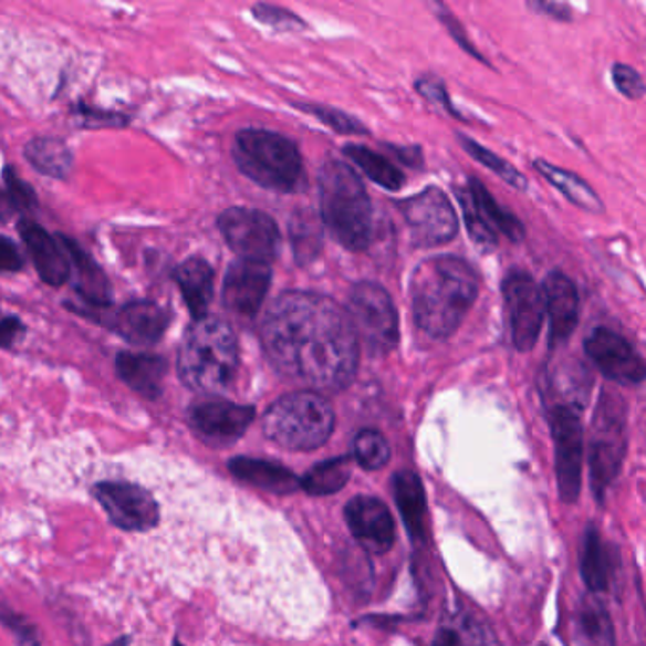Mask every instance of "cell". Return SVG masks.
<instances>
[{
	"instance_id": "2e32d148",
	"label": "cell",
	"mask_w": 646,
	"mask_h": 646,
	"mask_svg": "<svg viewBox=\"0 0 646 646\" xmlns=\"http://www.w3.org/2000/svg\"><path fill=\"white\" fill-rule=\"evenodd\" d=\"M345 520L355 541L369 554H387L395 544V520L385 502L358 494L345 507Z\"/></svg>"
},
{
	"instance_id": "30bf717a",
	"label": "cell",
	"mask_w": 646,
	"mask_h": 646,
	"mask_svg": "<svg viewBox=\"0 0 646 646\" xmlns=\"http://www.w3.org/2000/svg\"><path fill=\"white\" fill-rule=\"evenodd\" d=\"M548 423L554 440L555 478L561 499L567 504L579 501L584 469V427L581 409L555 404L548 409Z\"/></svg>"
},
{
	"instance_id": "7dc6e473",
	"label": "cell",
	"mask_w": 646,
	"mask_h": 646,
	"mask_svg": "<svg viewBox=\"0 0 646 646\" xmlns=\"http://www.w3.org/2000/svg\"><path fill=\"white\" fill-rule=\"evenodd\" d=\"M398 158L404 159L408 165H421V153H419V148H398V153H396Z\"/></svg>"
},
{
	"instance_id": "8fae6325",
	"label": "cell",
	"mask_w": 646,
	"mask_h": 646,
	"mask_svg": "<svg viewBox=\"0 0 646 646\" xmlns=\"http://www.w3.org/2000/svg\"><path fill=\"white\" fill-rule=\"evenodd\" d=\"M409 239L419 249L442 247L457 238L459 217L446 191L429 186L411 198L398 201Z\"/></svg>"
},
{
	"instance_id": "cb8c5ba5",
	"label": "cell",
	"mask_w": 646,
	"mask_h": 646,
	"mask_svg": "<svg viewBox=\"0 0 646 646\" xmlns=\"http://www.w3.org/2000/svg\"><path fill=\"white\" fill-rule=\"evenodd\" d=\"M175 281L180 286L194 321L209 317L207 313L211 305L212 283H215V271L211 265L207 264L204 258H190L178 265L175 271Z\"/></svg>"
},
{
	"instance_id": "f35d334b",
	"label": "cell",
	"mask_w": 646,
	"mask_h": 646,
	"mask_svg": "<svg viewBox=\"0 0 646 646\" xmlns=\"http://www.w3.org/2000/svg\"><path fill=\"white\" fill-rule=\"evenodd\" d=\"M613 84L626 100L639 101L646 95V82L640 76L639 71L626 63H614L611 69Z\"/></svg>"
},
{
	"instance_id": "9c48e42d",
	"label": "cell",
	"mask_w": 646,
	"mask_h": 646,
	"mask_svg": "<svg viewBox=\"0 0 646 646\" xmlns=\"http://www.w3.org/2000/svg\"><path fill=\"white\" fill-rule=\"evenodd\" d=\"M501 294L510 340L514 343L515 351H533L546 319V300L542 284L536 283L529 271L512 268L502 278Z\"/></svg>"
},
{
	"instance_id": "6da1fadb",
	"label": "cell",
	"mask_w": 646,
	"mask_h": 646,
	"mask_svg": "<svg viewBox=\"0 0 646 646\" xmlns=\"http://www.w3.org/2000/svg\"><path fill=\"white\" fill-rule=\"evenodd\" d=\"M271 366L292 382L337 393L355 379L361 342L347 310L315 292H283L260 324Z\"/></svg>"
},
{
	"instance_id": "f1b7e54d",
	"label": "cell",
	"mask_w": 646,
	"mask_h": 646,
	"mask_svg": "<svg viewBox=\"0 0 646 646\" xmlns=\"http://www.w3.org/2000/svg\"><path fill=\"white\" fill-rule=\"evenodd\" d=\"M576 635L581 646H616L614 624L603 601L586 597L576 613Z\"/></svg>"
},
{
	"instance_id": "4dcf8cb0",
	"label": "cell",
	"mask_w": 646,
	"mask_h": 646,
	"mask_svg": "<svg viewBox=\"0 0 646 646\" xmlns=\"http://www.w3.org/2000/svg\"><path fill=\"white\" fill-rule=\"evenodd\" d=\"M343 154L353 164L358 165L366 177L372 178L376 185L382 186L385 190H403L404 185H406L404 173L395 164H390L383 154L374 153L363 145H347L343 148Z\"/></svg>"
},
{
	"instance_id": "484cf974",
	"label": "cell",
	"mask_w": 646,
	"mask_h": 646,
	"mask_svg": "<svg viewBox=\"0 0 646 646\" xmlns=\"http://www.w3.org/2000/svg\"><path fill=\"white\" fill-rule=\"evenodd\" d=\"M230 470L241 478L243 482L251 483L254 488L265 489L271 493H292L302 480L283 465L264 461V459H251V457H236L230 461Z\"/></svg>"
},
{
	"instance_id": "4316f807",
	"label": "cell",
	"mask_w": 646,
	"mask_h": 646,
	"mask_svg": "<svg viewBox=\"0 0 646 646\" xmlns=\"http://www.w3.org/2000/svg\"><path fill=\"white\" fill-rule=\"evenodd\" d=\"M61 243L65 247L66 254L71 258L74 268H76V292L86 300L90 305L111 304L113 300V289L106 279L105 271L95 264L92 257L80 249L79 244L71 239L60 238Z\"/></svg>"
},
{
	"instance_id": "4fadbf2b",
	"label": "cell",
	"mask_w": 646,
	"mask_h": 646,
	"mask_svg": "<svg viewBox=\"0 0 646 646\" xmlns=\"http://www.w3.org/2000/svg\"><path fill=\"white\" fill-rule=\"evenodd\" d=\"M584 353L603 376L629 387L646 382V361L626 337L607 326H597L584 340Z\"/></svg>"
},
{
	"instance_id": "ba28073f",
	"label": "cell",
	"mask_w": 646,
	"mask_h": 646,
	"mask_svg": "<svg viewBox=\"0 0 646 646\" xmlns=\"http://www.w3.org/2000/svg\"><path fill=\"white\" fill-rule=\"evenodd\" d=\"M358 342L372 355H387L398 345V313L382 284L363 281L353 286L347 305Z\"/></svg>"
},
{
	"instance_id": "74e56055",
	"label": "cell",
	"mask_w": 646,
	"mask_h": 646,
	"mask_svg": "<svg viewBox=\"0 0 646 646\" xmlns=\"http://www.w3.org/2000/svg\"><path fill=\"white\" fill-rule=\"evenodd\" d=\"M292 241L298 260H311L321 249V231L308 215H298L292 222Z\"/></svg>"
},
{
	"instance_id": "277c9868",
	"label": "cell",
	"mask_w": 646,
	"mask_h": 646,
	"mask_svg": "<svg viewBox=\"0 0 646 646\" xmlns=\"http://www.w3.org/2000/svg\"><path fill=\"white\" fill-rule=\"evenodd\" d=\"M321 217L330 236L347 251L368 249L374 238V215L368 194L355 169L330 159L319 173Z\"/></svg>"
},
{
	"instance_id": "7a4b0ae2",
	"label": "cell",
	"mask_w": 646,
	"mask_h": 646,
	"mask_svg": "<svg viewBox=\"0 0 646 646\" xmlns=\"http://www.w3.org/2000/svg\"><path fill=\"white\" fill-rule=\"evenodd\" d=\"M409 296L417 329L433 340H448L480 296V275L465 258H427L411 275Z\"/></svg>"
},
{
	"instance_id": "1f68e13d",
	"label": "cell",
	"mask_w": 646,
	"mask_h": 646,
	"mask_svg": "<svg viewBox=\"0 0 646 646\" xmlns=\"http://www.w3.org/2000/svg\"><path fill=\"white\" fill-rule=\"evenodd\" d=\"M457 143L462 146V150L469 154L470 158L478 162V164H482L489 171L494 173L504 185L512 186V188L520 191L528 190L525 175L518 171L514 165L501 158L499 154L489 150L488 146L480 145L478 140L472 139L469 135H462V133H457Z\"/></svg>"
},
{
	"instance_id": "d4e9b609",
	"label": "cell",
	"mask_w": 646,
	"mask_h": 646,
	"mask_svg": "<svg viewBox=\"0 0 646 646\" xmlns=\"http://www.w3.org/2000/svg\"><path fill=\"white\" fill-rule=\"evenodd\" d=\"M396 507L400 510L409 536L423 541L427 536V497L421 478L416 472L403 470L395 476Z\"/></svg>"
},
{
	"instance_id": "ee69618b",
	"label": "cell",
	"mask_w": 646,
	"mask_h": 646,
	"mask_svg": "<svg viewBox=\"0 0 646 646\" xmlns=\"http://www.w3.org/2000/svg\"><path fill=\"white\" fill-rule=\"evenodd\" d=\"M529 8H533L536 12L544 13L548 18L555 21H573V8L563 2H529Z\"/></svg>"
},
{
	"instance_id": "5bb4252c",
	"label": "cell",
	"mask_w": 646,
	"mask_h": 646,
	"mask_svg": "<svg viewBox=\"0 0 646 646\" xmlns=\"http://www.w3.org/2000/svg\"><path fill=\"white\" fill-rule=\"evenodd\" d=\"M188 421L204 442L215 448H225L238 442L244 430L251 427L254 408L220 398H207L191 406Z\"/></svg>"
},
{
	"instance_id": "8992f818",
	"label": "cell",
	"mask_w": 646,
	"mask_h": 646,
	"mask_svg": "<svg viewBox=\"0 0 646 646\" xmlns=\"http://www.w3.org/2000/svg\"><path fill=\"white\" fill-rule=\"evenodd\" d=\"M336 425L334 409L315 390H298L271 404L262 429L271 442L291 451H311L326 444Z\"/></svg>"
},
{
	"instance_id": "f6af8a7d",
	"label": "cell",
	"mask_w": 646,
	"mask_h": 646,
	"mask_svg": "<svg viewBox=\"0 0 646 646\" xmlns=\"http://www.w3.org/2000/svg\"><path fill=\"white\" fill-rule=\"evenodd\" d=\"M0 268L2 271H20L23 268V260H21L20 252L15 249V244L8 238H2L0 243Z\"/></svg>"
},
{
	"instance_id": "d6986e66",
	"label": "cell",
	"mask_w": 646,
	"mask_h": 646,
	"mask_svg": "<svg viewBox=\"0 0 646 646\" xmlns=\"http://www.w3.org/2000/svg\"><path fill=\"white\" fill-rule=\"evenodd\" d=\"M18 230L27 251L31 252L40 279L52 286L66 283V279L71 275V258L66 254L61 239L52 238L42 226L27 218L20 220Z\"/></svg>"
},
{
	"instance_id": "d590c367",
	"label": "cell",
	"mask_w": 646,
	"mask_h": 646,
	"mask_svg": "<svg viewBox=\"0 0 646 646\" xmlns=\"http://www.w3.org/2000/svg\"><path fill=\"white\" fill-rule=\"evenodd\" d=\"M353 456L366 470H379L389 462V442L379 430L364 429L353 440Z\"/></svg>"
},
{
	"instance_id": "7402d4cb",
	"label": "cell",
	"mask_w": 646,
	"mask_h": 646,
	"mask_svg": "<svg viewBox=\"0 0 646 646\" xmlns=\"http://www.w3.org/2000/svg\"><path fill=\"white\" fill-rule=\"evenodd\" d=\"M614 558L618 555L605 544L600 529L590 523L582 536L581 574L592 594L607 592L613 584Z\"/></svg>"
},
{
	"instance_id": "83f0119b",
	"label": "cell",
	"mask_w": 646,
	"mask_h": 646,
	"mask_svg": "<svg viewBox=\"0 0 646 646\" xmlns=\"http://www.w3.org/2000/svg\"><path fill=\"white\" fill-rule=\"evenodd\" d=\"M469 190L475 198L476 207L482 215L486 225L499 236L510 239L512 243H521L525 239V226L520 218L515 217L514 212L504 209L493 194L486 188L482 180L476 177H469Z\"/></svg>"
},
{
	"instance_id": "ab89813d",
	"label": "cell",
	"mask_w": 646,
	"mask_h": 646,
	"mask_svg": "<svg viewBox=\"0 0 646 646\" xmlns=\"http://www.w3.org/2000/svg\"><path fill=\"white\" fill-rule=\"evenodd\" d=\"M4 186H7V194L4 199L13 205V209H21V211H31L37 207V196L31 186L21 180L18 173L12 171L10 167L4 169Z\"/></svg>"
},
{
	"instance_id": "7bdbcfd3",
	"label": "cell",
	"mask_w": 646,
	"mask_h": 646,
	"mask_svg": "<svg viewBox=\"0 0 646 646\" xmlns=\"http://www.w3.org/2000/svg\"><path fill=\"white\" fill-rule=\"evenodd\" d=\"M438 18H440V21H442L444 25H446V29H448L449 34L454 37V40H456L457 44H459V46H461L465 52L469 53V55H472V58L480 61V63H483V65H488V60L483 58L482 53L476 50L475 44H472L469 37H467L465 27H462L461 23H459V21L454 18V13L449 12L448 8L438 7Z\"/></svg>"
},
{
	"instance_id": "bcb514c9",
	"label": "cell",
	"mask_w": 646,
	"mask_h": 646,
	"mask_svg": "<svg viewBox=\"0 0 646 646\" xmlns=\"http://www.w3.org/2000/svg\"><path fill=\"white\" fill-rule=\"evenodd\" d=\"M23 324H21L18 317H7L2 321V329H0V334H2V345L4 350H10L13 343L18 342L21 336H23Z\"/></svg>"
},
{
	"instance_id": "d6a6232c",
	"label": "cell",
	"mask_w": 646,
	"mask_h": 646,
	"mask_svg": "<svg viewBox=\"0 0 646 646\" xmlns=\"http://www.w3.org/2000/svg\"><path fill=\"white\" fill-rule=\"evenodd\" d=\"M351 478L350 457L321 462L302 478V488L311 494L337 493Z\"/></svg>"
},
{
	"instance_id": "3957f363",
	"label": "cell",
	"mask_w": 646,
	"mask_h": 646,
	"mask_svg": "<svg viewBox=\"0 0 646 646\" xmlns=\"http://www.w3.org/2000/svg\"><path fill=\"white\" fill-rule=\"evenodd\" d=\"M178 377L199 395H220L238 376V337L220 319L194 321L178 350Z\"/></svg>"
},
{
	"instance_id": "8d00e7d4",
	"label": "cell",
	"mask_w": 646,
	"mask_h": 646,
	"mask_svg": "<svg viewBox=\"0 0 646 646\" xmlns=\"http://www.w3.org/2000/svg\"><path fill=\"white\" fill-rule=\"evenodd\" d=\"M298 108L321 119L324 126H329L330 129H334L336 133H343V135H364V133H368V129L358 119L351 118L350 114L336 111V108H329V106L323 105H298Z\"/></svg>"
},
{
	"instance_id": "e0dca14e",
	"label": "cell",
	"mask_w": 646,
	"mask_h": 646,
	"mask_svg": "<svg viewBox=\"0 0 646 646\" xmlns=\"http://www.w3.org/2000/svg\"><path fill=\"white\" fill-rule=\"evenodd\" d=\"M270 284V264L239 258L226 273L222 300L238 317L252 319L264 304Z\"/></svg>"
},
{
	"instance_id": "603a6c76",
	"label": "cell",
	"mask_w": 646,
	"mask_h": 646,
	"mask_svg": "<svg viewBox=\"0 0 646 646\" xmlns=\"http://www.w3.org/2000/svg\"><path fill=\"white\" fill-rule=\"evenodd\" d=\"M533 167L546 178L550 185L554 186L555 190L560 191L563 198L567 199L569 204L579 207L581 211L592 212V215L605 212L603 199L586 178L563 169L560 165L550 164L546 159H534Z\"/></svg>"
},
{
	"instance_id": "52a82bcc",
	"label": "cell",
	"mask_w": 646,
	"mask_h": 646,
	"mask_svg": "<svg viewBox=\"0 0 646 646\" xmlns=\"http://www.w3.org/2000/svg\"><path fill=\"white\" fill-rule=\"evenodd\" d=\"M627 454V408L618 393H601L592 421V436L587 449L590 483L595 499L605 501V494L621 475Z\"/></svg>"
},
{
	"instance_id": "836d02e7",
	"label": "cell",
	"mask_w": 646,
	"mask_h": 646,
	"mask_svg": "<svg viewBox=\"0 0 646 646\" xmlns=\"http://www.w3.org/2000/svg\"><path fill=\"white\" fill-rule=\"evenodd\" d=\"M433 646H497L494 635L476 616H465L461 627L438 629Z\"/></svg>"
},
{
	"instance_id": "60d3db41",
	"label": "cell",
	"mask_w": 646,
	"mask_h": 646,
	"mask_svg": "<svg viewBox=\"0 0 646 646\" xmlns=\"http://www.w3.org/2000/svg\"><path fill=\"white\" fill-rule=\"evenodd\" d=\"M252 13L258 21L264 25L275 27V29H292V27H305L304 21L298 18L296 13L283 10V8L271 7V4H258L252 8Z\"/></svg>"
},
{
	"instance_id": "f546056e",
	"label": "cell",
	"mask_w": 646,
	"mask_h": 646,
	"mask_svg": "<svg viewBox=\"0 0 646 646\" xmlns=\"http://www.w3.org/2000/svg\"><path fill=\"white\" fill-rule=\"evenodd\" d=\"M25 159L37 171L60 180L73 171V154L63 140L55 137H37L29 140L25 145Z\"/></svg>"
},
{
	"instance_id": "ffe728a7",
	"label": "cell",
	"mask_w": 646,
	"mask_h": 646,
	"mask_svg": "<svg viewBox=\"0 0 646 646\" xmlns=\"http://www.w3.org/2000/svg\"><path fill=\"white\" fill-rule=\"evenodd\" d=\"M167 313L154 302H132L113 317L114 332L137 347H150L164 336Z\"/></svg>"
},
{
	"instance_id": "7c38bea8",
	"label": "cell",
	"mask_w": 646,
	"mask_h": 646,
	"mask_svg": "<svg viewBox=\"0 0 646 646\" xmlns=\"http://www.w3.org/2000/svg\"><path fill=\"white\" fill-rule=\"evenodd\" d=\"M218 230L241 260L270 264L278 257L281 233L273 218L247 207H231L218 217Z\"/></svg>"
},
{
	"instance_id": "44dd1931",
	"label": "cell",
	"mask_w": 646,
	"mask_h": 646,
	"mask_svg": "<svg viewBox=\"0 0 646 646\" xmlns=\"http://www.w3.org/2000/svg\"><path fill=\"white\" fill-rule=\"evenodd\" d=\"M116 372L129 389L153 400L164 390L167 364L162 356L148 353H119L116 356Z\"/></svg>"
},
{
	"instance_id": "b9f144b4",
	"label": "cell",
	"mask_w": 646,
	"mask_h": 646,
	"mask_svg": "<svg viewBox=\"0 0 646 646\" xmlns=\"http://www.w3.org/2000/svg\"><path fill=\"white\" fill-rule=\"evenodd\" d=\"M417 92L421 93L425 100L435 103V105H440L446 108L451 116L456 118H462L461 114L457 113L451 101H449L448 90L444 86L442 80L435 79V76H423V79L416 82Z\"/></svg>"
},
{
	"instance_id": "e575fe53",
	"label": "cell",
	"mask_w": 646,
	"mask_h": 646,
	"mask_svg": "<svg viewBox=\"0 0 646 646\" xmlns=\"http://www.w3.org/2000/svg\"><path fill=\"white\" fill-rule=\"evenodd\" d=\"M456 194L457 198H459V205H461L465 228H467V233L472 239V243L480 251H493V249H497L499 236L486 225V220H483L478 207H476L469 186L467 188H457Z\"/></svg>"
},
{
	"instance_id": "9a60e30c",
	"label": "cell",
	"mask_w": 646,
	"mask_h": 646,
	"mask_svg": "<svg viewBox=\"0 0 646 646\" xmlns=\"http://www.w3.org/2000/svg\"><path fill=\"white\" fill-rule=\"evenodd\" d=\"M93 494L105 508L108 520L126 531H146L158 521V507L153 493L129 482H101Z\"/></svg>"
},
{
	"instance_id": "5b68a950",
	"label": "cell",
	"mask_w": 646,
	"mask_h": 646,
	"mask_svg": "<svg viewBox=\"0 0 646 646\" xmlns=\"http://www.w3.org/2000/svg\"><path fill=\"white\" fill-rule=\"evenodd\" d=\"M233 159L243 175L279 194L305 188V169L296 145L268 129H243L236 137Z\"/></svg>"
},
{
	"instance_id": "ac0fdd59",
	"label": "cell",
	"mask_w": 646,
	"mask_h": 646,
	"mask_svg": "<svg viewBox=\"0 0 646 646\" xmlns=\"http://www.w3.org/2000/svg\"><path fill=\"white\" fill-rule=\"evenodd\" d=\"M550 323V347L555 350L567 343L581 321V296L573 279L563 271H550L542 281Z\"/></svg>"
}]
</instances>
